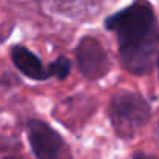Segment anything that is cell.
Listing matches in <instances>:
<instances>
[{
	"mask_svg": "<svg viewBox=\"0 0 159 159\" xmlns=\"http://www.w3.org/2000/svg\"><path fill=\"white\" fill-rule=\"evenodd\" d=\"M48 68L51 73V79L65 80L71 73V60L66 56H59L56 60L48 63Z\"/></svg>",
	"mask_w": 159,
	"mask_h": 159,
	"instance_id": "6",
	"label": "cell"
},
{
	"mask_svg": "<svg viewBox=\"0 0 159 159\" xmlns=\"http://www.w3.org/2000/svg\"><path fill=\"white\" fill-rule=\"evenodd\" d=\"M74 56L77 70L90 82L101 80L111 70V60L107 50L101 40L93 36H84L79 40L74 50Z\"/></svg>",
	"mask_w": 159,
	"mask_h": 159,
	"instance_id": "4",
	"label": "cell"
},
{
	"mask_svg": "<svg viewBox=\"0 0 159 159\" xmlns=\"http://www.w3.org/2000/svg\"><path fill=\"white\" fill-rule=\"evenodd\" d=\"M107 116L114 134L119 139L130 141L150 122L152 105L141 93L120 90L111 96Z\"/></svg>",
	"mask_w": 159,
	"mask_h": 159,
	"instance_id": "2",
	"label": "cell"
},
{
	"mask_svg": "<svg viewBox=\"0 0 159 159\" xmlns=\"http://www.w3.org/2000/svg\"><path fill=\"white\" fill-rule=\"evenodd\" d=\"M131 159H158V158H156V156H153V155H150V153H144V152H136V153H133Z\"/></svg>",
	"mask_w": 159,
	"mask_h": 159,
	"instance_id": "7",
	"label": "cell"
},
{
	"mask_svg": "<svg viewBox=\"0 0 159 159\" xmlns=\"http://www.w3.org/2000/svg\"><path fill=\"white\" fill-rule=\"evenodd\" d=\"M2 159H14V158H2Z\"/></svg>",
	"mask_w": 159,
	"mask_h": 159,
	"instance_id": "10",
	"label": "cell"
},
{
	"mask_svg": "<svg viewBox=\"0 0 159 159\" xmlns=\"http://www.w3.org/2000/svg\"><path fill=\"white\" fill-rule=\"evenodd\" d=\"M104 26L114 34L122 68L133 76L150 74L159 51V20L150 0H133L110 14Z\"/></svg>",
	"mask_w": 159,
	"mask_h": 159,
	"instance_id": "1",
	"label": "cell"
},
{
	"mask_svg": "<svg viewBox=\"0 0 159 159\" xmlns=\"http://www.w3.org/2000/svg\"><path fill=\"white\" fill-rule=\"evenodd\" d=\"M155 136H156V139H158V144H159V122H158V125H156V128H155Z\"/></svg>",
	"mask_w": 159,
	"mask_h": 159,
	"instance_id": "8",
	"label": "cell"
},
{
	"mask_svg": "<svg viewBox=\"0 0 159 159\" xmlns=\"http://www.w3.org/2000/svg\"><path fill=\"white\" fill-rule=\"evenodd\" d=\"M156 68H158V76H159V51H158V56H156Z\"/></svg>",
	"mask_w": 159,
	"mask_h": 159,
	"instance_id": "9",
	"label": "cell"
},
{
	"mask_svg": "<svg viewBox=\"0 0 159 159\" xmlns=\"http://www.w3.org/2000/svg\"><path fill=\"white\" fill-rule=\"evenodd\" d=\"M26 136L36 159H74L62 134L40 119H30L26 122Z\"/></svg>",
	"mask_w": 159,
	"mask_h": 159,
	"instance_id": "3",
	"label": "cell"
},
{
	"mask_svg": "<svg viewBox=\"0 0 159 159\" xmlns=\"http://www.w3.org/2000/svg\"><path fill=\"white\" fill-rule=\"evenodd\" d=\"M9 54H11L12 65L26 79L36 80V82H45L51 79L48 65H43L40 57L36 53H33L31 50H28L25 45H20V43L12 45Z\"/></svg>",
	"mask_w": 159,
	"mask_h": 159,
	"instance_id": "5",
	"label": "cell"
}]
</instances>
